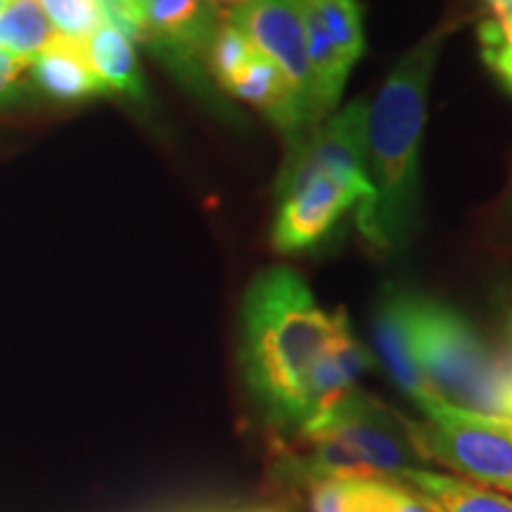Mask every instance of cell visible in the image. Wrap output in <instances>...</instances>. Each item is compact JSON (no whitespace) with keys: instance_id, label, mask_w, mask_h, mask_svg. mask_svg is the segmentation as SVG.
Returning <instances> with one entry per match:
<instances>
[{"instance_id":"cell-18","label":"cell","mask_w":512,"mask_h":512,"mask_svg":"<svg viewBox=\"0 0 512 512\" xmlns=\"http://www.w3.org/2000/svg\"><path fill=\"white\" fill-rule=\"evenodd\" d=\"M41 95L36 93L29 79V64L0 50V112L34 102Z\"/></svg>"},{"instance_id":"cell-15","label":"cell","mask_w":512,"mask_h":512,"mask_svg":"<svg viewBox=\"0 0 512 512\" xmlns=\"http://www.w3.org/2000/svg\"><path fill=\"white\" fill-rule=\"evenodd\" d=\"M256 55L252 41L235 27V24H221L211 38L207 50V64L211 79L219 83V88L228 91V86L238 79L242 69L247 67L249 60Z\"/></svg>"},{"instance_id":"cell-23","label":"cell","mask_w":512,"mask_h":512,"mask_svg":"<svg viewBox=\"0 0 512 512\" xmlns=\"http://www.w3.org/2000/svg\"><path fill=\"white\" fill-rule=\"evenodd\" d=\"M10 3H12V0H0V15H3V12L8 10Z\"/></svg>"},{"instance_id":"cell-1","label":"cell","mask_w":512,"mask_h":512,"mask_svg":"<svg viewBox=\"0 0 512 512\" xmlns=\"http://www.w3.org/2000/svg\"><path fill=\"white\" fill-rule=\"evenodd\" d=\"M240 366L268 418L297 432L354 392L370 356L347 313L325 311L302 275L275 266L242 302Z\"/></svg>"},{"instance_id":"cell-11","label":"cell","mask_w":512,"mask_h":512,"mask_svg":"<svg viewBox=\"0 0 512 512\" xmlns=\"http://www.w3.org/2000/svg\"><path fill=\"white\" fill-rule=\"evenodd\" d=\"M311 512H439L396 479H330L311 486Z\"/></svg>"},{"instance_id":"cell-20","label":"cell","mask_w":512,"mask_h":512,"mask_svg":"<svg viewBox=\"0 0 512 512\" xmlns=\"http://www.w3.org/2000/svg\"><path fill=\"white\" fill-rule=\"evenodd\" d=\"M489 10L494 12V19H503L512 15V0H484Z\"/></svg>"},{"instance_id":"cell-19","label":"cell","mask_w":512,"mask_h":512,"mask_svg":"<svg viewBox=\"0 0 512 512\" xmlns=\"http://www.w3.org/2000/svg\"><path fill=\"white\" fill-rule=\"evenodd\" d=\"M114 3L121 5L128 15H131L133 22L138 24V29H143V17H145V10L147 5L152 3V0H114ZM140 36V34H138Z\"/></svg>"},{"instance_id":"cell-2","label":"cell","mask_w":512,"mask_h":512,"mask_svg":"<svg viewBox=\"0 0 512 512\" xmlns=\"http://www.w3.org/2000/svg\"><path fill=\"white\" fill-rule=\"evenodd\" d=\"M375 349L420 411L446 403L512 418V356L486 347L456 309L406 290L387 292L373 320Z\"/></svg>"},{"instance_id":"cell-9","label":"cell","mask_w":512,"mask_h":512,"mask_svg":"<svg viewBox=\"0 0 512 512\" xmlns=\"http://www.w3.org/2000/svg\"><path fill=\"white\" fill-rule=\"evenodd\" d=\"M216 29L219 24L211 0H152L138 41L178 74V79L204 88V60Z\"/></svg>"},{"instance_id":"cell-12","label":"cell","mask_w":512,"mask_h":512,"mask_svg":"<svg viewBox=\"0 0 512 512\" xmlns=\"http://www.w3.org/2000/svg\"><path fill=\"white\" fill-rule=\"evenodd\" d=\"M88 62L110 93L126 95L131 100H145L147 86L133 41L124 31L102 24L83 41Z\"/></svg>"},{"instance_id":"cell-16","label":"cell","mask_w":512,"mask_h":512,"mask_svg":"<svg viewBox=\"0 0 512 512\" xmlns=\"http://www.w3.org/2000/svg\"><path fill=\"white\" fill-rule=\"evenodd\" d=\"M55 34L83 43L105 24L100 0H38Z\"/></svg>"},{"instance_id":"cell-4","label":"cell","mask_w":512,"mask_h":512,"mask_svg":"<svg viewBox=\"0 0 512 512\" xmlns=\"http://www.w3.org/2000/svg\"><path fill=\"white\" fill-rule=\"evenodd\" d=\"M368 102L354 100L290 143L278 178L273 247L297 254L316 247L351 207L366 214L375 200L366 166Z\"/></svg>"},{"instance_id":"cell-5","label":"cell","mask_w":512,"mask_h":512,"mask_svg":"<svg viewBox=\"0 0 512 512\" xmlns=\"http://www.w3.org/2000/svg\"><path fill=\"white\" fill-rule=\"evenodd\" d=\"M425 463L413 420L354 389L297 430V444L285 453L283 467L311 489L330 479H394Z\"/></svg>"},{"instance_id":"cell-3","label":"cell","mask_w":512,"mask_h":512,"mask_svg":"<svg viewBox=\"0 0 512 512\" xmlns=\"http://www.w3.org/2000/svg\"><path fill=\"white\" fill-rule=\"evenodd\" d=\"M446 29L415 46L392 69L366 117V166L375 200L356 216L358 230L377 252H399L418 226L420 143L425 131L427 95Z\"/></svg>"},{"instance_id":"cell-13","label":"cell","mask_w":512,"mask_h":512,"mask_svg":"<svg viewBox=\"0 0 512 512\" xmlns=\"http://www.w3.org/2000/svg\"><path fill=\"white\" fill-rule=\"evenodd\" d=\"M427 498L439 512H512V498L489 486L467 482L451 475L425 470H406L394 477Z\"/></svg>"},{"instance_id":"cell-25","label":"cell","mask_w":512,"mask_h":512,"mask_svg":"<svg viewBox=\"0 0 512 512\" xmlns=\"http://www.w3.org/2000/svg\"><path fill=\"white\" fill-rule=\"evenodd\" d=\"M508 491H510V494H512V486H510V489H508Z\"/></svg>"},{"instance_id":"cell-17","label":"cell","mask_w":512,"mask_h":512,"mask_svg":"<svg viewBox=\"0 0 512 512\" xmlns=\"http://www.w3.org/2000/svg\"><path fill=\"white\" fill-rule=\"evenodd\" d=\"M479 46L486 67L512 93V15L484 22L479 27Z\"/></svg>"},{"instance_id":"cell-21","label":"cell","mask_w":512,"mask_h":512,"mask_svg":"<svg viewBox=\"0 0 512 512\" xmlns=\"http://www.w3.org/2000/svg\"><path fill=\"white\" fill-rule=\"evenodd\" d=\"M242 3H245V0H211V5H214V8L216 5H221V8H230V10L238 8V5H242Z\"/></svg>"},{"instance_id":"cell-8","label":"cell","mask_w":512,"mask_h":512,"mask_svg":"<svg viewBox=\"0 0 512 512\" xmlns=\"http://www.w3.org/2000/svg\"><path fill=\"white\" fill-rule=\"evenodd\" d=\"M230 24H235L252 41L256 53L268 57L283 72L313 117L323 121L297 0H245L230 10Z\"/></svg>"},{"instance_id":"cell-6","label":"cell","mask_w":512,"mask_h":512,"mask_svg":"<svg viewBox=\"0 0 512 512\" xmlns=\"http://www.w3.org/2000/svg\"><path fill=\"white\" fill-rule=\"evenodd\" d=\"M425 422H413L422 458L496 491L512 486V418L434 403Z\"/></svg>"},{"instance_id":"cell-14","label":"cell","mask_w":512,"mask_h":512,"mask_svg":"<svg viewBox=\"0 0 512 512\" xmlns=\"http://www.w3.org/2000/svg\"><path fill=\"white\" fill-rule=\"evenodd\" d=\"M53 36L55 29L50 27L38 0H12L0 15V50L15 60L29 64L53 41Z\"/></svg>"},{"instance_id":"cell-10","label":"cell","mask_w":512,"mask_h":512,"mask_svg":"<svg viewBox=\"0 0 512 512\" xmlns=\"http://www.w3.org/2000/svg\"><path fill=\"white\" fill-rule=\"evenodd\" d=\"M29 79L36 93L57 102H83L112 95L88 62L83 43L60 34L29 62Z\"/></svg>"},{"instance_id":"cell-22","label":"cell","mask_w":512,"mask_h":512,"mask_svg":"<svg viewBox=\"0 0 512 512\" xmlns=\"http://www.w3.org/2000/svg\"><path fill=\"white\" fill-rule=\"evenodd\" d=\"M245 512H287V510L285 508H271V505H268V508H249Z\"/></svg>"},{"instance_id":"cell-24","label":"cell","mask_w":512,"mask_h":512,"mask_svg":"<svg viewBox=\"0 0 512 512\" xmlns=\"http://www.w3.org/2000/svg\"><path fill=\"white\" fill-rule=\"evenodd\" d=\"M510 337H512V316H510Z\"/></svg>"},{"instance_id":"cell-7","label":"cell","mask_w":512,"mask_h":512,"mask_svg":"<svg viewBox=\"0 0 512 512\" xmlns=\"http://www.w3.org/2000/svg\"><path fill=\"white\" fill-rule=\"evenodd\" d=\"M309 48L320 117L328 119L344 83L363 55V19L358 0H297Z\"/></svg>"}]
</instances>
